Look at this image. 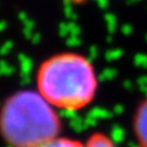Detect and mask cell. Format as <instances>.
I'll return each instance as SVG.
<instances>
[{
	"label": "cell",
	"instance_id": "1",
	"mask_svg": "<svg viewBox=\"0 0 147 147\" xmlns=\"http://www.w3.org/2000/svg\"><path fill=\"white\" fill-rule=\"evenodd\" d=\"M37 92L53 105L77 112L90 105L98 90L93 64L85 55L63 52L47 58L36 76Z\"/></svg>",
	"mask_w": 147,
	"mask_h": 147
},
{
	"label": "cell",
	"instance_id": "2",
	"mask_svg": "<svg viewBox=\"0 0 147 147\" xmlns=\"http://www.w3.org/2000/svg\"><path fill=\"white\" fill-rule=\"evenodd\" d=\"M59 115L38 92L22 90L0 109V134L11 147H39L58 137Z\"/></svg>",
	"mask_w": 147,
	"mask_h": 147
},
{
	"label": "cell",
	"instance_id": "3",
	"mask_svg": "<svg viewBox=\"0 0 147 147\" xmlns=\"http://www.w3.org/2000/svg\"><path fill=\"white\" fill-rule=\"evenodd\" d=\"M134 131L139 147H147V97L139 104L134 117Z\"/></svg>",
	"mask_w": 147,
	"mask_h": 147
},
{
	"label": "cell",
	"instance_id": "4",
	"mask_svg": "<svg viewBox=\"0 0 147 147\" xmlns=\"http://www.w3.org/2000/svg\"><path fill=\"white\" fill-rule=\"evenodd\" d=\"M84 147H118L113 142L109 136L102 134V132H96L91 135L90 139L84 145Z\"/></svg>",
	"mask_w": 147,
	"mask_h": 147
},
{
	"label": "cell",
	"instance_id": "5",
	"mask_svg": "<svg viewBox=\"0 0 147 147\" xmlns=\"http://www.w3.org/2000/svg\"><path fill=\"white\" fill-rule=\"evenodd\" d=\"M39 147H84V144L76 140L66 139V137H55V139L40 145Z\"/></svg>",
	"mask_w": 147,
	"mask_h": 147
}]
</instances>
